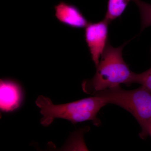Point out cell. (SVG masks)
Here are the masks:
<instances>
[{
  "mask_svg": "<svg viewBox=\"0 0 151 151\" xmlns=\"http://www.w3.org/2000/svg\"><path fill=\"white\" fill-rule=\"evenodd\" d=\"M128 42L114 47L108 42L96 66L93 78L82 83L83 91L93 95L96 92L124 84L130 86L134 84L135 73L130 69L123 56V50Z\"/></svg>",
  "mask_w": 151,
  "mask_h": 151,
  "instance_id": "6da1fadb",
  "label": "cell"
},
{
  "mask_svg": "<svg viewBox=\"0 0 151 151\" xmlns=\"http://www.w3.org/2000/svg\"><path fill=\"white\" fill-rule=\"evenodd\" d=\"M36 104L43 116L41 124L45 127L50 125L55 119H65L73 124L92 121L94 125L99 127L101 122L97 114L101 108L108 105L97 95L60 105H55L50 99L40 95L36 100Z\"/></svg>",
  "mask_w": 151,
  "mask_h": 151,
  "instance_id": "7a4b0ae2",
  "label": "cell"
},
{
  "mask_svg": "<svg viewBox=\"0 0 151 151\" xmlns=\"http://www.w3.org/2000/svg\"><path fill=\"white\" fill-rule=\"evenodd\" d=\"M93 95L102 97L107 104L117 105L131 113L140 126V137L145 139L149 137L151 129V93L144 86L128 90L117 86Z\"/></svg>",
  "mask_w": 151,
  "mask_h": 151,
  "instance_id": "3957f363",
  "label": "cell"
},
{
  "mask_svg": "<svg viewBox=\"0 0 151 151\" xmlns=\"http://www.w3.org/2000/svg\"><path fill=\"white\" fill-rule=\"evenodd\" d=\"M110 24L104 19L97 22H89L85 28V41L95 66L100 62L101 57L109 42L108 26Z\"/></svg>",
  "mask_w": 151,
  "mask_h": 151,
  "instance_id": "277c9868",
  "label": "cell"
},
{
  "mask_svg": "<svg viewBox=\"0 0 151 151\" xmlns=\"http://www.w3.org/2000/svg\"><path fill=\"white\" fill-rule=\"evenodd\" d=\"M55 16L60 22L76 29L85 28L89 23L76 6L61 1L55 6Z\"/></svg>",
  "mask_w": 151,
  "mask_h": 151,
  "instance_id": "5b68a950",
  "label": "cell"
},
{
  "mask_svg": "<svg viewBox=\"0 0 151 151\" xmlns=\"http://www.w3.org/2000/svg\"><path fill=\"white\" fill-rule=\"evenodd\" d=\"M21 92L17 84L12 81L1 80L0 107L3 111H12L19 107Z\"/></svg>",
  "mask_w": 151,
  "mask_h": 151,
  "instance_id": "8992f818",
  "label": "cell"
},
{
  "mask_svg": "<svg viewBox=\"0 0 151 151\" xmlns=\"http://www.w3.org/2000/svg\"><path fill=\"white\" fill-rule=\"evenodd\" d=\"M131 0H108L105 19L110 23L124 14Z\"/></svg>",
  "mask_w": 151,
  "mask_h": 151,
  "instance_id": "52a82bcc",
  "label": "cell"
},
{
  "mask_svg": "<svg viewBox=\"0 0 151 151\" xmlns=\"http://www.w3.org/2000/svg\"><path fill=\"white\" fill-rule=\"evenodd\" d=\"M137 6L140 14L141 30L142 32L147 28L151 26V4L142 0H132Z\"/></svg>",
  "mask_w": 151,
  "mask_h": 151,
  "instance_id": "ba28073f",
  "label": "cell"
},
{
  "mask_svg": "<svg viewBox=\"0 0 151 151\" xmlns=\"http://www.w3.org/2000/svg\"><path fill=\"white\" fill-rule=\"evenodd\" d=\"M150 50L151 53V48ZM134 83L140 84L151 93V68L142 73H135Z\"/></svg>",
  "mask_w": 151,
  "mask_h": 151,
  "instance_id": "9c48e42d",
  "label": "cell"
},
{
  "mask_svg": "<svg viewBox=\"0 0 151 151\" xmlns=\"http://www.w3.org/2000/svg\"><path fill=\"white\" fill-rule=\"evenodd\" d=\"M149 136H150V137H151V129L150 130V134H149Z\"/></svg>",
  "mask_w": 151,
  "mask_h": 151,
  "instance_id": "30bf717a",
  "label": "cell"
}]
</instances>
